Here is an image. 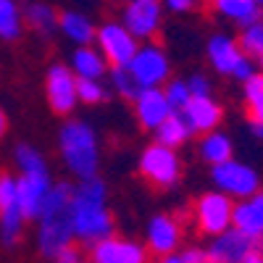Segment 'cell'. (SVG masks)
Returning <instances> with one entry per match:
<instances>
[{
  "instance_id": "3",
  "label": "cell",
  "mask_w": 263,
  "mask_h": 263,
  "mask_svg": "<svg viewBox=\"0 0 263 263\" xmlns=\"http://www.w3.org/2000/svg\"><path fill=\"white\" fill-rule=\"evenodd\" d=\"M58 156L66 171L74 174L77 179L95 177L100 168V140L92 124L82 119L66 121L58 129Z\"/></svg>"
},
{
  "instance_id": "22",
  "label": "cell",
  "mask_w": 263,
  "mask_h": 263,
  "mask_svg": "<svg viewBox=\"0 0 263 263\" xmlns=\"http://www.w3.org/2000/svg\"><path fill=\"white\" fill-rule=\"evenodd\" d=\"M69 66L77 77H84V79H105L108 74V61L92 42L90 45H77Z\"/></svg>"
},
{
  "instance_id": "35",
  "label": "cell",
  "mask_w": 263,
  "mask_h": 263,
  "mask_svg": "<svg viewBox=\"0 0 263 263\" xmlns=\"http://www.w3.org/2000/svg\"><path fill=\"white\" fill-rule=\"evenodd\" d=\"M161 3H163V11L182 16V13H190V11H195L200 0H161Z\"/></svg>"
},
{
  "instance_id": "34",
  "label": "cell",
  "mask_w": 263,
  "mask_h": 263,
  "mask_svg": "<svg viewBox=\"0 0 263 263\" xmlns=\"http://www.w3.org/2000/svg\"><path fill=\"white\" fill-rule=\"evenodd\" d=\"M187 84H190V92H192V95H213L211 79H208L205 74H200V71H195V74L187 79Z\"/></svg>"
},
{
  "instance_id": "23",
  "label": "cell",
  "mask_w": 263,
  "mask_h": 263,
  "mask_svg": "<svg viewBox=\"0 0 263 263\" xmlns=\"http://www.w3.org/2000/svg\"><path fill=\"white\" fill-rule=\"evenodd\" d=\"M21 13H24V27H29L40 37H50L58 32V11L50 3L32 0V3H27L21 8Z\"/></svg>"
},
{
  "instance_id": "20",
  "label": "cell",
  "mask_w": 263,
  "mask_h": 263,
  "mask_svg": "<svg viewBox=\"0 0 263 263\" xmlns=\"http://www.w3.org/2000/svg\"><path fill=\"white\" fill-rule=\"evenodd\" d=\"M58 32L69 42H74V45H90V42H95L98 27L84 11L69 8V11L58 13Z\"/></svg>"
},
{
  "instance_id": "6",
  "label": "cell",
  "mask_w": 263,
  "mask_h": 263,
  "mask_svg": "<svg viewBox=\"0 0 263 263\" xmlns=\"http://www.w3.org/2000/svg\"><path fill=\"white\" fill-rule=\"evenodd\" d=\"M211 182H213L216 190L227 192L229 197H234V200L248 197V195H253V192L260 190L258 171L250 163L234 161V158H227L221 163H213L211 166Z\"/></svg>"
},
{
  "instance_id": "13",
  "label": "cell",
  "mask_w": 263,
  "mask_h": 263,
  "mask_svg": "<svg viewBox=\"0 0 263 263\" xmlns=\"http://www.w3.org/2000/svg\"><path fill=\"white\" fill-rule=\"evenodd\" d=\"M255 248H258V239L248 237L237 227H229L211 237V245L205 248V253L211 263H245Z\"/></svg>"
},
{
  "instance_id": "40",
  "label": "cell",
  "mask_w": 263,
  "mask_h": 263,
  "mask_svg": "<svg viewBox=\"0 0 263 263\" xmlns=\"http://www.w3.org/2000/svg\"><path fill=\"white\" fill-rule=\"evenodd\" d=\"M255 3H258V6H260V8H263V0H255Z\"/></svg>"
},
{
  "instance_id": "16",
  "label": "cell",
  "mask_w": 263,
  "mask_h": 263,
  "mask_svg": "<svg viewBox=\"0 0 263 263\" xmlns=\"http://www.w3.org/2000/svg\"><path fill=\"white\" fill-rule=\"evenodd\" d=\"M132 108H135L137 124L147 132H153L171 114V105L163 95V87H140V92L132 98Z\"/></svg>"
},
{
  "instance_id": "4",
  "label": "cell",
  "mask_w": 263,
  "mask_h": 263,
  "mask_svg": "<svg viewBox=\"0 0 263 263\" xmlns=\"http://www.w3.org/2000/svg\"><path fill=\"white\" fill-rule=\"evenodd\" d=\"M140 177L153 184L156 190H171L182 179V158L177 147H168L161 142H153L140 153L137 161Z\"/></svg>"
},
{
  "instance_id": "24",
  "label": "cell",
  "mask_w": 263,
  "mask_h": 263,
  "mask_svg": "<svg viewBox=\"0 0 263 263\" xmlns=\"http://www.w3.org/2000/svg\"><path fill=\"white\" fill-rule=\"evenodd\" d=\"M153 135H156V142L179 150L182 145L190 142L192 129H190V124H187V119H184L182 111H171V114H168L156 129H153Z\"/></svg>"
},
{
  "instance_id": "11",
  "label": "cell",
  "mask_w": 263,
  "mask_h": 263,
  "mask_svg": "<svg viewBox=\"0 0 263 263\" xmlns=\"http://www.w3.org/2000/svg\"><path fill=\"white\" fill-rule=\"evenodd\" d=\"M121 24L140 42L153 40L163 27V3L161 0H126L121 11Z\"/></svg>"
},
{
  "instance_id": "2",
  "label": "cell",
  "mask_w": 263,
  "mask_h": 263,
  "mask_svg": "<svg viewBox=\"0 0 263 263\" xmlns=\"http://www.w3.org/2000/svg\"><path fill=\"white\" fill-rule=\"evenodd\" d=\"M71 195H74V182H53L45 203L37 216V253L42 258H55L61 248L77 242L74 239V227H71Z\"/></svg>"
},
{
  "instance_id": "1",
  "label": "cell",
  "mask_w": 263,
  "mask_h": 263,
  "mask_svg": "<svg viewBox=\"0 0 263 263\" xmlns=\"http://www.w3.org/2000/svg\"><path fill=\"white\" fill-rule=\"evenodd\" d=\"M69 213H71L74 239L87 248L98 239L114 234V216L108 211V184L98 174L79 179L74 184Z\"/></svg>"
},
{
  "instance_id": "33",
  "label": "cell",
  "mask_w": 263,
  "mask_h": 263,
  "mask_svg": "<svg viewBox=\"0 0 263 263\" xmlns=\"http://www.w3.org/2000/svg\"><path fill=\"white\" fill-rule=\"evenodd\" d=\"M163 260L166 263H208V253L200 245H187V248H182L177 253L166 255Z\"/></svg>"
},
{
  "instance_id": "17",
  "label": "cell",
  "mask_w": 263,
  "mask_h": 263,
  "mask_svg": "<svg viewBox=\"0 0 263 263\" xmlns=\"http://www.w3.org/2000/svg\"><path fill=\"white\" fill-rule=\"evenodd\" d=\"M182 114L192 135H205L211 129H218L224 121V108L213 100V95H192L190 103L182 108Z\"/></svg>"
},
{
  "instance_id": "14",
  "label": "cell",
  "mask_w": 263,
  "mask_h": 263,
  "mask_svg": "<svg viewBox=\"0 0 263 263\" xmlns=\"http://www.w3.org/2000/svg\"><path fill=\"white\" fill-rule=\"evenodd\" d=\"M87 258H90L92 263H145L150 258V253L142 242L108 234V237H103V239H98V242L90 245Z\"/></svg>"
},
{
  "instance_id": "28",
  "label": "cell",
  "mask_w": 263,
  "mask_h": 263,
  "mask_svg": "<svg viewBox=\"0 0 263 263\" xmlns=\"http://www.w3.org/2000/svg\"><path fill=\"white\" fill-rule=\"evenodd\" d=\"M242 103L248 119H263V69H255L242 82Z\"/></svg>"
},
{
  "instance_id": "30",
  "label": "cell",
  "mask_w": 263,
  "mask_h": 263,
  "mask_svg": "<svg viewBox=\"0 0 263 263\" xmlns=\"http://www.w3.org/2000/svg\"><path fill=\"white\" fill-rule=\"evenodd\" d=\"M13 161L18 166V171H50L45 156L29 142H18L13 150Z\"/></svg>"
},
{
  "instance_id": "38",
  "label": "cell",
  "mask_w": 263,
  "mask_h": 263,
  "mask_svg": "<svg viewBox=\"0 0 263 263\" xmlns=\"http://www.w3.org/2000/svg\"><path fill=\"white\" fill-rule=\"evenodd\" d=\"M250 135L255 140H263V119H250Z\"/></svg>"
},
{
  "instance_id": "9",
  "label": "cell",
  "mask_w": 263,
  "mask_h": 263,
  "mask_svg": "<svg viewBox=\"0 0 263 263\" xmlns=\"http://www.w3.org/2000/svg\"><path fill=\"white\" fill-rule=\"evenodd\" d=\"M45 98L55 116H71L79 105L77 98V74L66 63H50L45 71Z\"/></svg>"
},
{
  "instance_id": "26",
  "label": "cell",
  "mask_w": 263,
  "mask_h": 263,
  "mask_svg": "<svg viewBox=\"0 0 263 263\" xmlns=\"http://www.w3.org/2000/svg\"><path fill=\"white\" fill-rule=\"evenodd\" d=\"M24 34V13L16 0H0V40L16 42Z\"/></svg>"
},
{
  "instance_id": "27",
  "label": "cell",
  "mask_w": 263,
  "mask_h": 263,
  "mask_svg": "<svg viewBox=\"0 0 263 263\" xmlns=\"http://www.w3.org/2000/svg\"><path fill=\"white\" fill-rule=\"evenodd\" d=\"M237 42H239V48H242V53L255 61L258 69H263V16L239 29Z\"/></svg>"
},
{
  "instance_id": "32",
  "label": "cell",
  "mask_w": 263,
  "mask_h": 263,
  "mask_svg": "<svg viewBox=\"0 0 263 263\" xmlns=\"http://www.w3.org/2000/svg\"><path fill=\"white\" fill-rule=\"evenodd\" d=\"M163 95H166V100L171 105V111H182V108L190 103V98H192L187 79H174V77H168L163 82Z\"/></svg>"
},
{
  "instance_id": "29",
  "label": "cell",
  "mask_w": 263,
  "mask_h": 263,
  "mask_svg": "<svg viewBox=\"0 0 263 263\" xmlns=\"http://www.w3.org/2000/svg\"><path fill=\"white\" fill-rule=\"evenodd\" d=\"M105 77H108V82H111L114 92H116L119 98L129 100V103H132V98L140 92V84H137L135 77H132L129 66H108V74H105Z\"/></svg>"
},
{
  "instance_id": "36",
  "label": "cell",
  "mask_w": 263,
  "mask_h": 263,
  "mask_svg": "<svg viewBox=\"0 0 263 263\" xmlns=\"http://www.w3.org/2000/svg\"><path fill=\"white\" fill-rule=\"evenodd\" d=\"M258 69V66H255V61L250 58V55H242V58H239V63L234 66V71H232V79H237V82H245L253 71Z\"/></svg>"
},
{
  "instance_id": "21",
  "label": "cell",
  "mask_w": 263,
  "mask_h": 263,
  "mask_svg": "<svg viewBox=\"0 0 263 263\" xmlns=\"http://www.w3.org/2000/svg\"><path fill=\"white\" fill-rule=\"evenodd\" d=\"M208 6L218 18L229 21V24H234L239 29L253 24L255 18L263 16V8L255 3V0H208Z\"/></svg>"
},
{
  "instance_id": "5",
  "label": "cell",
  "mask_w": 263,
  "mask_h": 263,
  "mask_svg": "<svg viewBox=\"0 0 263 263\" xmlns=\"http://www.w3.org/2000/svg\"><path fill=\"white\" fill-rule=\"evenodd\" d=\"M232 211H234V197H229L221 190L203 192L192 205V218L200 234L213 237L232 227Z\"/></svg>"
},
{
  "instance_id": "18",
  "label": "cell",
  "mask_w": 263,
  "mask_h": 263,
  "mask_svg": "<svg viewBox=\"0 0 263 263\" xmlns=\"http://www.w3.org/2000/svg\"><path fill=\"white\" fill-rule=\"evenodd\" d=\"M242 55L245 53H242V48H239V42L227 32H216L205 42V58L211 63V69L216 74H221V77H232L234 66L239 63Z\"/></svg>"
},
{
  "instance_id": "7",
  "label": "cell",
  "mask_w": 263,
  "mask_h": 263,
  "mask_svg": "<svg viewBox=\"0 0 263 263\" xmlns=\"http://www.w3.org/2000/svg\"><path fill=\"white\" fill-rule=\"evenodd\" d=\"M27 218L16 200V177L11 171H0V245L13 250L21 242Z\"/></svg>"
},
{
  "instance_id": "41",
  "label": "cell",
  "mask_w": 263,
  "mask_h": 263,
  "mask_svg": "<svg viewBox=\"0 0 263 263\" xmlns=\"http://www.w3.org/2000/svg\"><path fill=\"white\" fill-rule=\"evenodd\" d=\"M121 3H126V0H121Z\"/></svg>"
},
{
  "instance_id": "25",
  "label": "cell",
  "mask_w": 263,
  "mask_h": 263,
  "mask_svg": "<svg viewBox=\"0 0 263 263\" xmlns=\"http://www.w3.org/2000/svg\"><path fill=\"white\" fill-rule=\"evenodd\" d=\"M234 153V145H232V137L224 135L221 129H211L205 135H200V142H197V156H200L203 163L213 166V163H221L227 158H232Z\"/></svg>"
},
{
  "instance_id": "8",
  "label": "cell",
  "mask_w": 263,
  "mask_h": 263,
  "mask_svg": "<svg viewBox=\"0 0 263 263\" xmlns=\"http://www.w3.org/2000/svg\"><path fill=\"white\" fill-rule=\"evenodd\" d=\"M129 71L140 87H163L171 77V58L156 42H140L137 53L129 61Z\"/></svg>"
},
{
  "instance_id": "37",
  "label": "cell",
  "mask_w": 263,
  "mask_h": 263,
  "mask_svg": "<svg viewBox=\"0 0 263 263\" xmlns=\"http://www.w3.org/2000/svg\"><path fill=\"white\" fill-rule=\"evenodd\" d=\"M82 258H84V253L79 250V245H77V242H71V245L61 248V250H58V255H55L53 260H58V263H79Z\"/></svg>"
},
{
  "instance_id": "19",
  "label": "cell",
  "mask_w": 263,
  "mask_h": 263,
  "mask_svg": "<svg viewBox=\"0 0 263 263\" xmlns=\"http://www.w3.org/2000/svg\"><path fill=\"white\" fill-rule=\"evenodd\" d=\"M232 227H237L239 232H245L253 239H260L263 237V190L234 200Z\"/></svg>"
},
{
  "instance_id": "15",
  "label": "cell",
  "mask_w": 263,
  "mask_h": 263,
  "mask_svg": "<svg viewBox=\"0 0 263 263\" xmlns=\"http://www.w3.org/2000/svg\"><path fill=\"white\" fill-rule=\"evenodd\" d=\"M50 184V171H21L16 177V200L27 221H37Z\"/></svg>"
},
{
  "instance_id": "31",
  "label": "cell",
  "mask_w": 263,
  "mask_h": 263,
  "mask_svg": "<svg viewBox=\"0 0 263 263\" xmlns=\"http://www.w3.org/2000/svg\"><path fill=\"white\" fill-rule=\"evenodd\" d=\"M77 98L79 103L84 105H100L105 98H108V90L103 79H84V77H77Z\"/></svg>"
},
{
  "instance_id": "12",
  "label": "cell",
  "mask_w": 263,
  "mask_h": 263,
  "mask_svg": "<svg viewBox=\"0 0 263 263\" xmlns=\"http://www.w3.org/2000/svg\"><path fill=\"white\" fill-rule=\"evenodd\" d=\"M182 224L179 218H174L168 213H156L145 227V248L153 258L163 260L166 255L177 253L182 248Z\"/></svg>"
},
{
  "instance_id": "39",
  "label": "cell",
  "mask_w": 263,
  "mask_h": 263,
  "mask_svg": "<svg viewBox=\"0 0 263 263\" xmlns=\"http://www.w3.org/2000/svg\"><path fill=\"white\" fill-rule=\"evenodd\" d=\"M6 132H8V116H6L3 108H0V140L6 137Z\"/></svg>"
},
{
  "instance_id": "10",
  "label": "cell",
  "mask_w": 263,
  "mask_h": 263,
  "mask_svg": "<svg viewBox=\"0 0 263 263\" xmlns=\"http://www.w3.org/2000/svg\"><path fill=\"white\" fill-rule=\"evenodd\" d=\"M95 45L105 55L108 66H129L132 55L140 48V40L121 21H105L95 32Z\"/></svg>"
}]
</instances>
